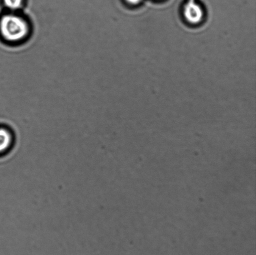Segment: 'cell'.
Returning <instances> with one entry per match:
<instances>
[{"instance_id": "1", "label": "cell", "mask_w": 256, "mask_h": 255, "mask_svg": "<svg viewBox=\"0 0 256 255\" xmlns=\"http://www.w3.org/2000/svg\"><path fill=\"white\" fill-rule=\"evenodd\" d=\"M30 30L28 22L19 14L12 12L0 17V36L7 42L22 41L28 36Z\"/></svg>"}, {"instance_id": "2", "label": "cell", "mask_w": 256, "mask_h": 255, "mask_svg": "<svg viewBox=\"0 0 256 255\" xmlns=\"http://www.w3.org/2000/svg\"><path fill=\"white\" fill-rule=\"evenodd\" d=\"M183 16L188 23L198 24L204 18V11L200 5L194 0H189L186 2L182 10Z\"/></svg>"}, {"instance_id": "3", "label": "cell", "mask_w": 256, "mask_h": 255, "mask_svg": "<svg viewBox=\"0 0 256 255\" xmlns=\"http://www.w3.org/2000/svg\"><path fill=\"white\" fill-rule=\"evenodd\" d=\"M10 143V132L6 129L0 128V153L8 147Z\"/></svg>"}, {"instance_id": "4", "label": "cell", "mask_w": 256, "mask_h": 255, "mask_svg": "<svg viewBox=\"0 0 256 255\" xmlns=\"http://www.w3.org/2000/svg\"><path fill=\"white\" fill-rule=\"evenodd\" d=\"M7 9L14 11L20 9L24 4V0H2Z\"/></svg>"}, {"instance_id": "5", "label": "cell", "mask_w": 256, "mask_h": 255, "mask_svg": "<svg viewBox=\"0 0 256 255\" xmlns=\"http://www.w3.org/2000/svg\"><path fill=\"white\" fill-rule=\"evenodd\" d=\"M128 4L132 5H137L139 4L142 0H126Z\"/></svg>"}]
</instances>
